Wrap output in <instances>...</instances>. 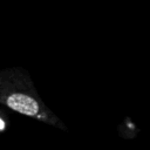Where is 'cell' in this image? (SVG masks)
Wrapping results in <instances>:
<instances>
[{
	"instance_id": "2",
	"label": "cell",
	"mask_w": 150,
	"mask_h": 150,
	"mask_svg": "<svg viewBox=\"0 0 150 150\" xmlns=\"http://www.w3.org/2000/svg\"><path fill=\"white\" fill-rule=\"evenodd\" d=\"M7 111L9 110L5 107H2L0 110V132L1 134H4L11 127V121H9V116Z\"/></svg>"
},
{
	"instance_id": "1",
	"label": "cell",
	"mask_w": 150,
	"mask_h": 150,
	"mask_svg": "<svg viewBox=\"0 0 150 150\" xmlns=\"http://www.w3.org/2000/svg\"><path fill=\"white\" fill-rule=\"evenodd\" d=\"M0 103L9 111L55 127L62 131L68 130L67 125L42 101L29 74L21 67L1 70Z\"/></svg>"
}]
</instances>
